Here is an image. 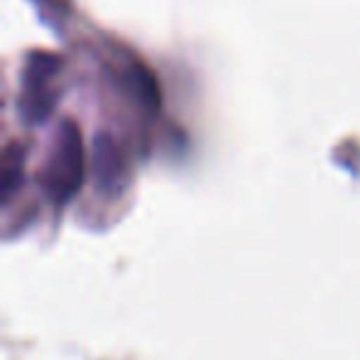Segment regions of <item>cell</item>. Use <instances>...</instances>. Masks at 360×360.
<instances>
[{"label":"cell","instance_id":"cell-1","mask_svg":"<svg viewBox=\"0 0 360 360\" xmlns=\"http://www.w3.org/2000/svg\"><path fill=\"white\" fill-rule=\"evenodd\" d=\"M82 178H84L82 134L72 121H65L52 146L50 163L45 170V188L55 202H67L82 186Z\"/></svg>","mask_w":360,"mask_h":360},{"label":"cell","instance_id":"cell-2","mask_svg":"<svg viewBox=\"0 0 360 360\" xmlns=\"http://www.w3.org/2000/svg\"><path fill=\"white\" fill-rule=\"evenodd\" d=\"M60 62L52 55H32L25 70V96H22V111L30 119V124L42 121L50 114L55 104V94L50 91V82L55 79Z\"/></svg>","mask_w":360,"mask_h":360}]
</instances>
